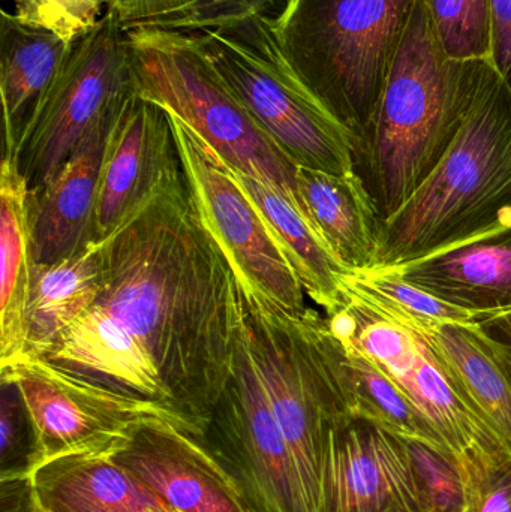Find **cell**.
I'll return each instance as SVG.
<instances>
[{
  "mask_svg": "<svg viewBox=\"0 0 511 512\" xmlns=\"http://www.w3.org/2000/svg\"><path fill=\"white\" fill-rule=\"evenodd\" d=\"M99 306L152 355L171 408L204 438L233 375L243 307L233 265L201 216L183 170L104 239Z\"/></svg>",
  "mask_w": 511,
  "mask_h": 512,
  "instance_id": "1",
  "label": "cell"
},
{
  "mask_svg": "<svg viewBox=\"0 0 511 512\" xmlns=\"http://www.w3.org/2000/svg\"><path fill=\"white\" fill-rule=\"evenodd\" d=\"M488 63L450 59L417 3L383 93L356 143V167L381 218L425 182L464 125Z\"/></svg>",
  "mask_w": 511,
  "mask_h": 512,
  "instance_id": "2",
  "label": "cell"
},
{
  "mask_svg": "<svg viewBox=\"0 0 511 512\" xmlns=\"http://www.w3.org/2000/svg\"><path fill=\"white\" fill-rule=\"evenodd\" d=\"M509 218L511 86L488 63L455 140L410 200L384 221L374 270L437 254Z\"/></svg>",
  "mask_w": 511,
  "mask_h": 512,
  "instance_id": "3",
  "label": "cell"
},
{
  "mask_svg": "<svg viewBox=\"0 0 511 512\" xmlns=\"http://www.w3.org/2000/svg\"><path fill=\"white\" fill-rule=\"evenodd\" d=\"M419 0H291L273 20L294 71L359 140Z\"/></svg>",
  "mask_w": 511,
  "mask_h": 512,
  "instance_id": "4",
  "label": "cell"
},
{
  "mask_svg": "<svg viewBox=\"0 0 511 512\" xmlns=\"http://www.w3.org/2000/svg\"><path fill=\"white\" fill-rule=\"evenodd\" d=\"M330 330L374 361L428 418L473 490L510 459L422 331L389 304L342 277Z\"/></svg>",
  "mask_w": 511,
  "mask_h": 512,
  "instance_id": "5",
  "label": "cell"
},
{
  "mask_svg": "<svg viewBox=\"0 0 511 512\" xmlns=\"http://www.w3.org/2000/svg\"><path fill=\"white\" fill-rule=\"evenodd\" d=\"M240 295L252 361L293 457L309 512H318L327 436L350 417L330 360L326 316L311 307L287 312L242 286Z\"/></svg>",
  "mask_w": 511,
  "mask_h": 512,
  "instance_id": "6",
  "label": "cell"
},
{
  "mask_svg": "<svg viewBox=\"0 0 511 512\" xmlns=\"http://www.w3.org/2000/svg\"><path fill=\"white\" fill-rule=\"evenodd\" d=\"M126 35L138 95L179 117L234 170L269 183L303 212L297 165L234 95L197 36L156 26L131 27Z\"/></svg>",
  "mask_w": 511,
  "mask_h": 512,
  "instance_id": "7",
  "label": "cell"
},
{
  "mask_svg": "<svg viewBox=\"0 0 511 512\" xmlns=\"http://www.w3.org/2000/svg\"><path fill=\"white\" fill-rule=\"evenodd\" d=\"M192 33L234 95L293 164L336 174L354 170L356 137L294 71L272 18L254 15Z\"/></svg>",
  "mask_w": 511,
  "mask_h": 512,
  "instance_id": "8",
  "label": "cell"
},
{
  "mask_svg": "<svg viewBox=\"0 0 511 512\" xmlns=\"http://www.w3.org/2000/svg\"><path fill=\"white\" fill-rule=\"evenodd\" d=\"M0 381L15 384L29 418L26 478L66 457H114L138 427L155 418H170L189 432L167 406L105 387L42 358L29 357L0 370Z\"/></svg>",
  "mask_w": 511,
  "mask_h": 512,
  "instance_id": "9",
  "label": "cell"
},
{
  "mask_svg": "<svg viewBox=\"0 0 511 512\" xmlns=\"http://www.w3.org/2000/svg\"><path fill=\"white\" fill-rule=\"evenodd\" d=\"M137 92L126 30L105 12L78 38L62 77L20 155L30 192L44 188L83 138Z\"/></svg>",
  "mask_w": 511,
  "mask_h": 512,
  "instance_id": "10",
  "label": "cell"
},
{
  "mask_svg": "<svg viewBox=\"0 0 511 512\" xmlns=\"http://www.w3.org/2000/svg\"><path fill=\"white\" fill-rule=\"evenodd\" d=\"M168 117L183 176L210 233L233 265L239 285L287 312H305V289L233 168L179 117L173 113Z\"/></svg>",
  "mask_w": 511,
  "mask_h": 512,
  "instance_id": "11",
  "label": "cell"
},
{
  "mask_svg": "<svg viewBox=\"0 0 511 512\" xmlns=\"http://www.w3.org/2000/svg\"><path fill=\"white\" fill-rule=\"evenodd\" d=\"M204 442L227 469L251 512H309L287 442L252 361L245 327L233 375Z\"/></svg>",
  "mask_w": 511,
  "mask_h": 512,
  "instance_id": "12",
  "label": "cell"
},
{
  "mask_svg": "<svg viewBox=\"0 0 511 512\" xmlns=\"http://www.w3.org/2000/svg\"><path fill=\"white\" fill-rule=\"evenodd\" d=\"M318 512H429L408 442L347 417L327 436Z\"/></svg>",
  "mask_w": 511,
  "mask_h": 512,
  "instance_id": "13",
  "label": "cell"
},
{
  "mask_svg": "<svg viewBox=\"0 0 511 512\" xmlns=\"http://www.w3.org/2000/svg\"><path fill=\"white\" fill-rule=\"evenodd\" d=\"M113 459L177 512H251L204 439L170 418L138 427Z\"/></svg>",
  "mask_w": 511,
  "mask_h": 512,
  "instance_id": "14",
  "label": "cell"
},
{
  "mask_svg": "<svg viewBox=\"0 0 511 512\" xmlns=\"http://www.w3.org/2000/svg\"><path fill=\"white\" fill-rule=\"evenodd\" d=\"M182 170L167 111L137 92L114 122L102 159L96 239L114 233L171 174Z\"/></svg>",
  "mask_w": 511,
  "mask_h": 512,
  "instance_id": "15",
  "label": "cell"
},
{
  "mask_svg": "<svg viewBox=\"0 0 511 512\" xmlns=\"http://www.w3.org/2000/svg\"><path fill=\"white\" fill-rule=\"evenodd\" d=\"M38 358L173 411L170 393L146 346L99 304L74 319Z\"/></svg>",
  "mask_w": 511,
  "mask_h": 512,
  "instance_id": "16",
  "label": "cell"
},
{
  "mask_svg": "<svg viewBox=\"0 0 511 512\" xmlns=\"http://www.w3.org/2000/svg\"><path fill=\"white\" fill-rule=\"evenodd\" d=\"M119 114L95 126L53 179L38 192H30L35 264H53L98 240L99 176L108 137Z\"/></svg>",
  "mask_w": 511,
  "mask_h": 512,
  "instance_id": "17",
  "label": "cell"
},
{
  "mask_svg": "<svg viewBox=\"0 0 511 512\" xmlns=\"http://www.w3.org/2000/svg\"><path fill=\"white\" fill-rule=\"evenodd\" d=\"M74 42L0 14V96L3 107V153L17 156L32 137L71 56Z\"/></svg>",
  "mask_w": 511,
  "mask_h": 512,
  "instance_id": "18",
  "label": "cell"
},
{
  "mask_svg": "<svg viewBox=\"0 0 511 512\" xmlns=\"http://www.w3.org/2000/svg\"><path fill=\"white\" fill-rule=\"evenodd\" d=\"M390 270L464 309L482 313L511 309V218L479 236Z\"/></svg>",
  "mask_w": 511,
  "mask_h": 512,
  "instance_id": "19",
  "label": "cell"
},
{
  "mask_svg": "<svg viewBox=\"0 0 511 512\" xmlns=\"http://www.w3.org/2000/svg\"><path fill=\"white\" fill-rule=\"evenodd\" d=\"M296 188L306 218L336 259L350 273L374 270L384 219L359 173L297 167Z\"/></svg>",
  "mask_w": 511,
  "mask_h": 512,
  "instance_id": "20",
  "label": "cell"
},
{
  "mask_svg": "<svg viewBox=\"0 0 511 512\" xmlns=\"http://www.w3.org/2000/svg\"><path fill=\"white\" fill-rule=\"evenodd\" d=\"M0 370L27 355V306L35 267L30 186L17 156L3 153L0 167Z\"/></svg>",
  "mask_w": 511,
  "mask_h": 512,
  "instance_id": "21",
  "label": "cell"
},
{
  "mask_svg": "<svg viewBox=\"0 0 511 512\" xmlns=\"http://www.w3.org/2000/svg\"><path fill=\"white\" fill-rule=\"evenodd\" d=\"M411 324L422 331L511 456L509 346L492 336L480 322Z\"/></svg>",
  "mask_w": 511,
  "mask_h": 512,
  "instance_id": "22",
  "label": "cell"
},
{
  "mask_svg": "<svg viewBox=\"0 0 511 512\" xmlns=\"http://www.w3.org/2000/svg\"><path fill=\"white\" fill-rule=\"evenodd\" d=\"M26 480L48 512H176L110 456L66 457Z\"/></svg>",
  "mask_w": 511,
  "mask_h": 512,
  "instance_id": "23",
  "label": "cell"
},
{
  "mask_svg": "<svg viewBox=\"0 0 511 512\" xmlns=\"http://www.w3.org/2000/svg\"><path fill=\"white\" fill-rule=\"evenodd\" d=\"M327 343L350 417L369 421L405 442L425 445L453 459L428 418L374 361L339 339L330 327Z\"/></svg>",
  "mask_w": 511,
  "mask_h": 512,
  "instance_id": "24",
  "label": "cell"
},
{
  "mask_svg": "<svg viewBox=\"0 0 511 512\" xmlns=\"http://www.w3.org/2000/svg\"><path fill=\"white\" fill-rule=\"evenodd\" d=\"M104 282V240L53 264H35L27 306V355H41L74 319L95 306Z\"/></svg>",
  "mask_w": 511,
  "mask_h": 512,
  "instance_id": "25",
  "label": "cell"
},
{
  "mask_svg": "<svg viewBox=\"0 0 511 512\" xmlns=\"http://www.w3.org/2000/svg\"><path fill=\"white\" fill-rule=\"evenodd\" d=\"M234 174L269 225L306 295L326 312L332 310L341 294L342 277L350 271L327 248L314 225L293 201L257 177L239 170H234Z\"/></svg>",
  "mask_w": 511,
  "mask_h": 512,
  "instance_id": "26",
  "label": "cell"
},
{
  "mask_svg": "<svg viewBox=\"0 0 511 512\" xmlns=\"http://www.w3.org/2000/svg\"><path fill=\"white\" fill-rule=\"evenodd\" d=\"M450 59L492 62L491 0H420Z\"/></svg>",
  "mask_w": 511,
  "mask_h": 512,
  "instance_id": "27",
  "label": "cell"
},
{
  "mask_svg": "<svg viewBox=\"0 0 511 512\" xmlns=\"http://www.w3.org/2000/svg\"><path fill=\"white\" fill-rule=\"evenodd\" d=\"M348 279L374 297L389 304L399 315L414 324L428 322H480L491 313L474 312L447 303L431 292L402 279L392 270L348 273Z\"/></svg>",
  "mask_w": 511,
  "mask_h": 512,
  "instance_id": "28",
  "label": "cell"
},
{
  "mask_svg": "<svg viewBox=\"0 0 511 512\" xmlns=\"http://www.w3.org/2000/svg\"><path fill=\"white\" fill-rule=\"evenodd\" d=\"M408 450L429 512H468L470 487L455 459L414 442Z\"/></svg>",
  "mask_w": 511,
  "mask_h": 512,
  "instance_id": "29",
  "label": "cell"
},
{
  "mask_svg": "<svg viewBox=\"0 0 511 512\" xmlns=\"http://www.w3.org/2000/svg\"><path fill=\"white\" fill-rule=\"evenodd\" d=\"M291 0H182L173 14L155 24L164 29L195 32L224 26L246 17L278 18Z\"/></svg>",
  "mask_w": 511,
  "mask_h": 512,
  "instance_id": "30",
  "label": "cell"
},
{
  "mask_svg": "<svg viewBox=\"0 0 511 512\" xmlns=\"http://www.w3.org/2000/svg\"><path fill=\"white\" fill-rule=\"evenodd\" d=\"M111 0H15V15L75 42L101 21Z\"/></svg>",
  "mask_w": 511,
  "mask_h": 512,
  "instance_id": "31",
  "label": "cell"
},
{
  "mask_svg": "<svg viewBox=\"0 0 511 512\" xmlns=\"http://www.w3.org/2000/svg\"><path fill=\"white\" fill-rule=\"evenodd\" d=\"M24 424H29L26 408L18 388L9 381H2L0 400V454L5 466L6 460L15 456V448L20 444Z\"/></svg>",
  "mask_w": 511,
  "mask_h": 512,
  "instance_id": "32",
  "label": "cell"
},
{
  "mask_svg": "<svg viewBox=\"0 0 511 512\" xmlns=\"http://www.w3.org/2000/svg\"><path fill=\"white\" fill-rule=\"evenodd\" d=\"M182 0H111L108 11L123 29L155 26L176 12Z\"/></svg>",
  "mask_w": 511,
  "mask_h": 512,
  "instance_id": "33",
  "label": "cell"
},
{
  "mask_svg": "<svg viewBox=\"0 0 511 512\" xmlns=\"http://www.w3.org/2000/svg\"><path fill=\"white\" fill-rule=\"evenodd\" d=\"M468 512H511V457L473 490Z\"/></svg>",
  "mask_w": 511,
  "mask_h": 512,
  "instance_id": "34",
  "label": "cell"
},
{
  "mask_svg": "<svg viewBox=\"0 0 511 512\" xmlns=\"http://www.w3.org/2000/svg\"><path fill=\"white\" fill-rule=\"evenodd\" d=\"M3 512H33L32 495L26 478L2 480Z\"/></svg>",
  "mask_w": 511,
  "mask_h": 512,
  "instance_id": "35",
  "label": "cell"
},
{
  "mask_svg": "<svg viewBox=\"0 0 511 512\" xmlns=\"http://www.w3.org/2000/svg\"><path fill=\"white\" fill-rule=\"evenodd\" d=\"M486 331L497 337L501 342L506 343L511 349V309L492 312L480 321Z\"/></svg>",
  "mask_w": 511,
  "mask_h": 512,
  "instance_id": "36",
  "label": "cell"
},
{
  "mask_svg": "<svg viewBox=\"0 0 511 512\" xmlns=\"http://www.w3.org/2000/svg\"><path fill=\"white\" fill-rule=\"evenodd\" d=\"M30 495H32V490H30ZM32 505H33V512H48L45 510L44 507H42L41 504H39L38 501H36L35 496L32 495Z\"/></svg>",
  "mask_w": 511,
  "mask_h": 512,
  "instance_id": "37",
  "label": "cell"
},
{
  "mask_svg": "<svg viewBox=\"0 0 511 512\" xmlns=\"http://www.w3.org/2000/svg\"><path fill=\"white\" fill-rule=\"evenodd\" d=\"M177 512V511H176Z\"/></svg>",
  "mask_w": 511,
  "mask_h": 512,
  "instance_id": "38",
  "label": "cell"
}]
</instances>
